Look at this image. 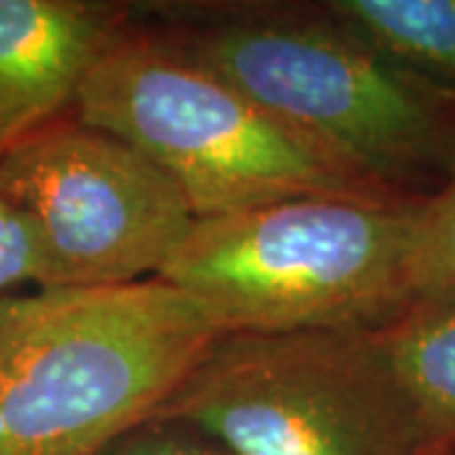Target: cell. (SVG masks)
I'll return each mask as SVG.
<instances>
[{
	"label": "cell",
	"mask_w": 455,
	"mask_h": 455,
	"mask_svg": "<svg viewBox=\"0 0 455 455\" xmlns=\"http://www.w3.org/2000/svg\"><path fill=\"white\" fill-rule=\"evenodd\" d=\"M453 455H455V453H453Z\"/></svg>",
	"instance_id": "obj_13"
},
{
	"label": "cell",
	"mask_w": 455,
	"mask_h": 455,
	"mask_svg": "<svg viewBox=\"0 0 455 455\" xmlns=\"http://www.w3.org/2000/svg\"><path fill=\"white\" fill-rule=\"evenodd\" d=\"M410 301L455 291V160L435 193L423 196L407 253Z\"/></svg>",
	"instance_id": "obj_10"
},
{
	"label": "cell",
	"mask_w": 455,
	"mask_h": 455,
	"mask_svg": "<svg viewBox=\"0 0 455 455\" xmlns=\"http://www.w3.org/2000/svg\"><path fill=\"white\" fill-rule=\"evenodd\" d=\"M104 455H228L215 443L167 420H149L119 438Z\"/></svg>",
	"instance_id": "obj_12"
},
{
	"label": "cell",
	"mask_w": 455,
	"mask_h": 455,
	"mask_svg": "<svg viewBox=\"0 0 455 455\" xmlns=\"http://www.w3.org/2000/svg\"><path fill=\"white\" fill-rule=\"evenodd\" d=\"M372 331L430 455H453L455 291L410 301Z\"/></svg>",
	"instance_id": "obj_8"
},
{
	"label": "cell",
	"mask_w": 455,
	"mask_h": 455,
	"mask_svg": "<svg viewBox=\"0 0 455 455\" xmlns=\"http://www.w3.org/2000/svg\"><path fill=\"white\" fill-rule=\"evenodd\" d=\"M41 286V256L23 212L0 190V296Z\"/></svg>",
	"instance_id": "obj_11"
},
{
	"label": "cell",
	"mask_w": 455,
	"mask_h": 455,
	"mask_svg": "<svg viewBox=\"0 0 455 455\" xmlns=\"http://www.w3.org/2000/svg\"><path fill=\"white\" fill-rule=\"evenodd\" d=\"M74 116L142 152L196 218L296 197L410 203L281 124L182 46L119 31L86 74Z\"/></svg>",
	"instance_id": "obj_2"
},
{
	"label": "cell",
	"mask_w": 455,
	"mask_h": 455,
	"mask_svg": "<svg viewBox=\"0 0 455 455\" xmlns=\"http://www.w3.org/2000/svg\"><path fill=\"white\" fill-rule=\"evenodd\" d=\"M281 124L403 190L455 160V92L412 76L331 20L238 18L182 46Z\"/></svg>",
	"instance_id": "obj_5"
},
{
	"label": "cell",
	"mask_w": 455,
	"mask_h": 455,
	"mask_svg": "<svg viewBox=\"0 0 455 455\" xmlns=\"http://www.w3.org/2000/svg\"><path fill=\"white\" fill-rule=\"evenodd\" d=\"M152 420L228 455H430L372 329L220 334Z\"/></svg>",
	"instance_id": "obj_4"
},
{
	"label": "cell",
	"mask_w": 455,
	"mask_h": 455,
	"mask_svg": "<svg viewBox=\"0 0 455 455\" xmlns=\"http://www.w3.org/2000/svg\"><path fill=\"white\" fill-rule=\"evenodd\" d=\"M116 33L112 5L0 0V157L76 104Z\"/></svg>",
	"instance_id": "obj_7"
},
{
	"label": "cell",
	"mask_w": 455,
	"mask_h": 455,
	"mask_svg": "<svg viewBox=\"0 0 455 455\" xmlns=\"http://www.w3.org/2000/svg\"><path fill=\"white\" fill-rule=\"evenodd\" d=\"M418 200L296 197L196 218L157 278L220 334L377 329L410 304Z\"/></svg>",
	"instance_id": "obj_3"
},
{
	"label": "cell",
	"mask_w": 455,
	"mask_h": 455,
	"mask_svg": "<svg viewBox=\"0 0 455 455\" xmlns=\"http://www.w3.org/2000/svg\"><path fill=\"white\" fill-rule=\"evenodd\" d=\"M326 16L379 59L455 92V0H331Z\"/></svg>",
	"instance_id": "obj_9"
},
{
	"label": "cell",
	"mask_w": 455,
	"mask_h": 455,
	"mask_svg": "<svg viewBox=\"0 0 455 455\" xmlns=\"http://www.w3.org/2000/svg\"><path fill=\"white\" fill-rule=\"evenodd\" d=\"M220 337L163 278L0 296V455H104Z\"/></svg>",
	"instance_id": "obj_1"
},
{
	"label": "cell",
	"mask_w": 455,
	"mask_h": 455,
	"mask_svg": "<svg viewBox=\"0 0 455 455\" xmlns=\"http://www.w3.org/2000/svg\"><path fill=\"white\" fill-rule=\"evenodd\" d=\"M0 190L41 256L38 289L124 286L160 274L196 212L142 152L59 116L0 157Z\"/></svg>",
	"instance_id": "obj_6"
}]
</instances>
